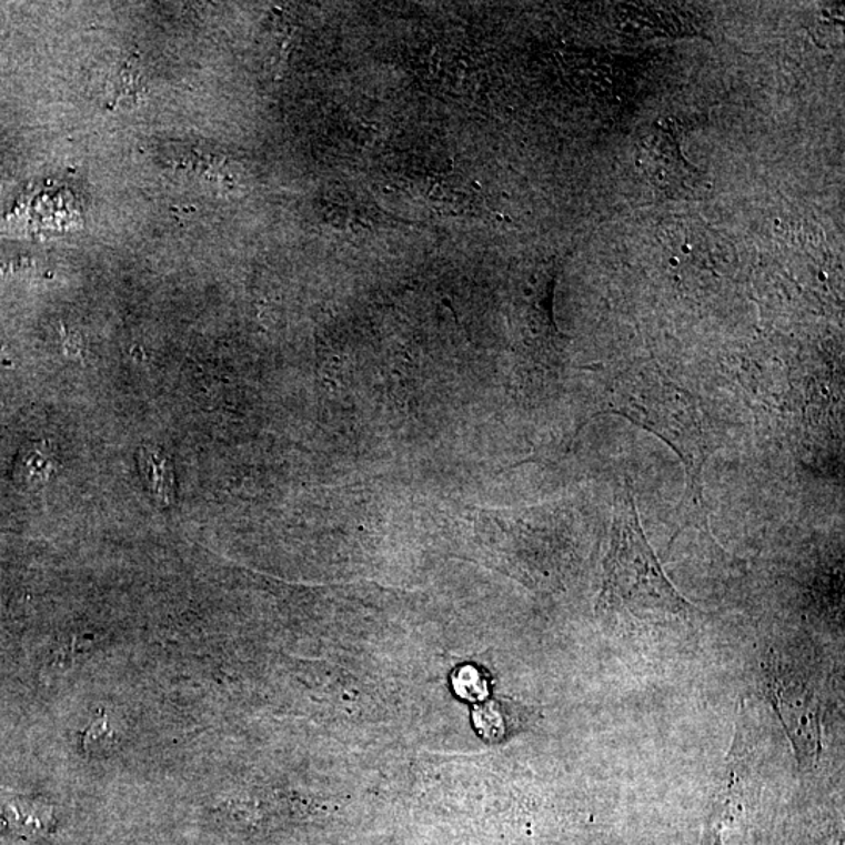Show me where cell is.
<instances>
[{
  "instance_id": "1",
  "label": "cell",
  "mask_w": 845,
  "mask_h": 845,
  "mask_svg": "<svg viewBox=\"0 0 845 845\" xmlns=\"http://www.w3.org/2000/svg\"><path fill=\"white\" fill-rule=\"evenodd\" d=\"M598 415L615 414L652 432L675 451L684 466L686 491L678 506L680 526L707 530V506L703 472L718 449L713 420L697 396L668 380L660 370H630L604 389Z\"/></svg>"
},
{
  "instance_id": "2",
  "label": "cell",
  "mask_w": 845,
  "mask_h": 845,
  "mask_svg": "<svg viewBox=\"0 0 845 845\" xmlns=\"http://www.w3.org/2000/svg\"><path fill=\"white\" fill-rule=\"evenodd\" d=\"M598 610L641 618H686L692 613L691 604L672 586L648 545L628 477L614 501Z\"/></svg>"
},
{
  "instance_id": "3",
  "label": "cell",
  "mask_w": 845,
  "mask_h": 845,
  "mask_svg": "<svg viewBox=\"0 0 845 845\" xmlns=\"http://www.w3.org/2000/svg\"><path fill=\"white\" fill-rule=\"evenodd\" d=\"M637 167L656 189L668 197H690L702 185V174L682 151L680 122L660 120L637 144Z\"/></svg>"
},
{
  "instance_id": "4",
  "label": "cell",
  "mask_w": 845,
  "mask_h": 845,
  "mask_svg": "<svg viewBox=\"0 0 845 845\" xmlns=\"http://www.w3.org/2000/svg\"><path fill=\"white\" fill-rule=\"evenodd\" d=\"M710 232L705 225L690 220L664 224L661 240L676 255L672 265H678L680 260L691 265H716L717 258H722V244L714 243V233Z\"/></svg>"
},
{
  "instance_id": "5",
  "label": "cell",
  "mask_w": 845,
  "mask_h": 845,
  "mask_svg": "<svg viewBox=\"0 0 845 845\" xmlns=\"http://www.w3.org/2000/svg\"><path fill=\"white\" fill-rule=\"evenodd\" d=\"M0 822L13 835L24 839H40L48 836L56 827L51 803L43 798L26 797V795L7 798L0 805Z\"/></svg>"
},
{
  "instance_id": "6",
  "label": "cell",
  "mask_w": 845,
  "mask_h": 845,
  "mask_svg": "<svg viewBox=\"0 0 845 845\" xmlns=\"http://www.w3.org/2000/svg\"><path fill=\"white\" fill-rule=\"evenodd\" d=\"M117 734L109 724L105 710L99 711L98 718L80 733V748L91 758H104L113 752Z\"/></svg>"
},
{
  "instance_id": "7",
  "label": "cell",
  "mask_w": 845,
  "mask_h": 845,
  "mask_svg": "<svg viewBox=\"0 0 845 845\" xmlns=\"http://www.w3.org/2000/svg\"><path fill=\"white\" fill-rule=\"evenodd\" d=\"M507 713H510L507 707L500 702H485L477 706L475 714H473L477 732L484 740L491 742L504 740V736L511 732V721Z\"/></svg>"
},
{
  "instance_id": "8",
  "label": "cell",
  "mask_w": 845,
  "mask_h": 845,
  "mask_svg": "<svg viewBox=\"0 0 845 845\" xmlns=\"http://www.w3.org/2000/svg\"><path fill=\"white\" fill-rule=\"evenodd\" d=\"M453 686L459 697L469 700V702L484 700L489 694L487 680L483 673L472 665L459 668L453 678Z\"/></svg>"
}]
</instances>
